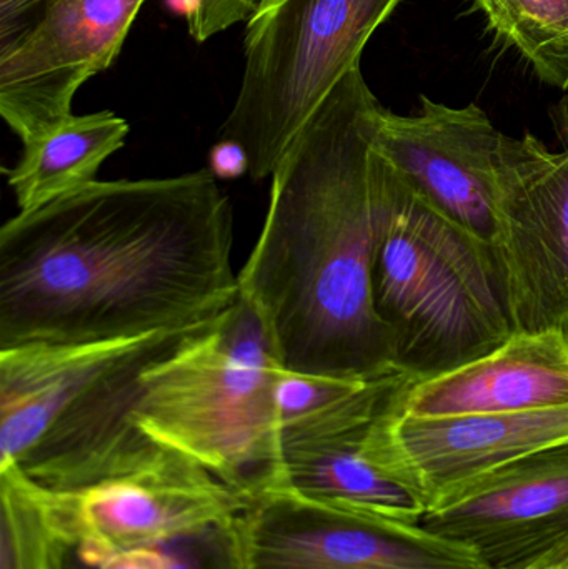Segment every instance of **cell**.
Segmentation results:
<instances>
[{
    "mask_svg": "<svg viewBox=\"0 0 568 569\" xmlns=\"http://www.w3.org/2000/svg\"><path fill=\"white\" fill-rule=\"evenodd\" d=\"M210 170L93 180L0 229V350L202 327L239 298Z\"/></svg>",
    "mask_w": 568,
    "mask_h": 569,
    "instance_id": "cell-1",
    "label": "cell"
},
{
    "mask_svg": "<svg viewBox=\"0 0 568 569\" xmlns=\"http://www.w3.org/2000/svg\"><path fill=\"white\" fill-rule=\"evenodd\" d=\"M360 67L300 130L270 180L269 210L239 273L283 370L373 380L402 373L373 301L389 167L372 146L380 112Z\"/></svg>",
    "mask_w": 568,
    "mask_h": 569,
    "instance_id": "cell-2",
    "label": "cell"
},
{
    "mask_svg": "<svg viewBox=\"0 0 568 569\" xmlns=\"http://www.w3.org/2000/svg\"><path fill=\"white\" fill-rule=\"evenodd\" d=\"M202 327L0 350V468L60 493L159 460L167 448L133 421L140 380Z\"/></svg>",
    "mask_w": 568,
    "mask_h": 569,
    "instance_id": "cell-3",
    "label": "cell"
},
{
    "mask_svg": "<svg viewBox=\"0 0 568 569\" xmlns=\"http://www.w3.org/2000/svg\"><path fill=\"white\" fill-rule=\"evenodd\" d=\"M372 287L396 338L397 368L412 380L462 367L517 333L499 249L447 219L390 167Z\"/></svg>",
    "mask_w": 568,
    "mask_h": 569,
    "instance_id": "cell-4",
    "label": "cell"
},
{
    "mask_svg": "<svg viewBox=\"0 0 568 569\" xmlns=\"http://www.w3.org/2000/svg\"><path fill=\"white\" fill-rule=\"evenodd\" d=\"M283 367L243 295L143 371L137 427L167 450L253 495L280 460L276 387Z\"/></svg>",
    "mask_w": 568,
    "mask_h": 569,
    "instance_id": "cell-5",
    "label": "cell"
},
{
    "mask_svg": "<svg viewBox=\"0 0 568 569\" xmlns=\"http://www.w3.org/2000/svg\"><path fill=\"white\" fill-rule=\"evenodd\" d=\"M400 0H260L247 20L239 93L220 130L270 179L300 130Z\"/></svg>",
    "mask_w": 568,
    "mask_h": 569,
    "instance_id": "cell-6",
    "label": "cell"
},
{
    "mask_svg": "<svg viewBox=\"0 0 568 569\" xmlns=\"http://www.w3.org/2000/svg\"><path fill=\"white\" fill-rule=\"evenodd\" d=\"M146 0H0V116L23 146L72 117Z\"/></svg>",
    "mask_w": 568,
    "mask_h": 569,
    "instance_id": "cell-7",
    "label": "cell"
},
{
    "mask_svg": "<svg viewBox=\"0 0 568 569\" xmlns=\"http://www.w3.org/2000/svg\"><path fill=\"white\" fill-rule=\"evenodd\" d=\"M37 488L57 538L82 565L229 523L252 498L172 450L142 470L80 490Z\"/></svg>",
    "mask_w": 568,
    "mask_h": 569,
    "instance_id": "cell-8",
    "label": "cell"
},
{
    "mask_svg": "<svg viewBox=\"0 0 568 569\" xmlns=\"http://www.w3.org/2000/svg\"><path fill=\"white\" fill-rule=\"evenodd\" d=\"M239 569H487L420 525L350 513L263 488L233 521Z\"/></svg>",
    "mask_w": 568,
    "mask_h": 569,
    "instance_id": "cell-9",
    "label": "cell"
},
{
    "mask_svg": "<svg viewBox=\"0 0 568 569\" xmlns=\"http://www.w3.org/2000/svg\"><path fill=\"white\" fill-rule=\"evenodd\" d=\"M562 150L504 137L497 170L499 249L517 331L568 335V99L550 112Z\"/></svg>",
    "mask_w": 568,
    "mask_h": 569,
    "instance_id": "cell-10",
    "label": "cell"
},
{
    "mask_svg": "<svg viewBox=\"0 0 568 569\" xmlns=\"http://www.w3.org/2000/svg\"><path fill=\"white\" fill-rule=\"evenodd\" d=\"M420 527L466 547L487 569L568 560V443L497 468L444 498Z\"/></svg>",
    "mask_w": 568,
    "mask_h": 569,
    "instance_id": "cell-11",
    "label": "cell"
},
{
    "mask_svg": "<svg viewBox=\"0 0 568 569\" xmlns=\"http://www.w3.org/2000/svg\"><path fill=\"white\" fill-rule=\"evenodd\" d=\"M504 137L476 103L450 107L420 96L412 116L380 109L372 146L430 206L497 247V170Z\"/></svg>",
    "mask_w": 568,
    "mask_h": 569,
    "instance_id": "cell-12",
    "label": "cell"
},
{
    "mask_svg": "<svg viewBox=\"0 0 568 569\" xmlns=\"http://www.w3.org/2000/svg\"><path fill=\"white\" fill-rule=\"evenodd\" d=\"M568 443L567 407L464 417L382 413L363 438L369 460L426 495L429 510L464 485Z\"/></svg>",
    "mask_w": 568,
    "mask_h": 569,
    "instance_id": "cell-13",
    "label": "cell"
},
{
    "mask_svg": "<svg viewBox=\"0 0 568 569\" xmlns=\"http://www.w3.org/2000/svg\"><path fill=\"white\" fill-rule=\"evenodd\" d=\"M568 405V335L517 331L506 343L446 373L403 381L383 411L402 417L512 413Z\"/></svg>",
    "mask_w": 568,
    "mask_h": 569,
    "instance_id": "cell-14",
    "label": "cell"
},
{
    "mask_svg": "<svg viewBox=\"0 0 568 569\" xmlns=\"http://www.w3.org/2000/svg\"><path fill=\"white\" fill-rule=\"evenodd\" d=\"M367 431L369 428L287 451L263 488L289 491L336 510L420 525L429 511L426 495L366 457L362 443Z\"/></svg>",
    "mask_w": 568,
    "mask_h": 569,
    "instance_id": "cell-15",
    "label": "cell"
},
{
    "mask_svg": "<svg viewBox=\"0 0 568 569\" xmlns=\"http://www.w3.org/2000/svg\"><path fill=\"white\" fill-rule=\"evenodd\" d=\"M130 127L110 110L72 116L56 129L23 146L22 157L6 170L19 212L97 180L102 163L126 143Z\"/></svg>",
    "mask_w": 568,
    "mask_h": 569,
    "instance_id": "cell-16",
    "label": "cell"
},
{
    "mask_svg": "<svg viewBox=\"0 0 568 569\" xmlns=\"http://www.w3.org/2000/svg\"><path fill=\"white\" fill-rule=\"evenodd\" d=\"M547 86L568 89V0H469Z\"/></svg>",
    "mask_w": 568,
    "mask_h": 569,
    "instance_id": "cell-17",
    "label": "cell"
},
{
    "mask_svg": "<svg viewBox=\"0 0 568 569\" xmlns=\"http://www.w3.org/2000/svg\"><path fill=\"white\" fill-rule=\"evenodd\" d=\"M2 569H60L63 547L39 488L17 467L0 468Z\"/></svg>",
    "mask_w": 568,
    "mask_h": 569,
    "instance_id": "cell-18",
    "label": "cell"
},
{
    "mask_svg": "<svg viewBox=\"0 0 568 569\" xmlns=\"http://www.w3.org/2000/svg\"><path fill=\"white\" fill-rule=\"evenodd\" d=\"M233 521L156 547L107 555L89 569H239Z\"/></svg>",
    "mask_w": 568,
    "mask_h": 569,
    "instance_id": "cell-19",
    "label": "cell"
},
{
    "mask_svg": "<svg viewBox=\"0 0 568 569\" xmlns=\"http://www.w3.org/2000/svg\"><path fill=\"white\" fill-rule=\"evenodd\" d=\"M376 380V378H373ZM370 380H343V378L312 377L283 370L277 380L276 403L280 430L307 415L317 413L330 405L339 403L362 390Z\"/></svg>",
    "mask_w": 568,
    "mask_h": 569,
    "instance_id": "cell-20",
    "label": "cell"
},
{
    "mask_svg": "<svg viewBox=\"0 0 568 569\" xmlns=\"http://www.w3.org/2000/svg\"><path fill=\"white\" fill-rule=\"evenodd\" d=\"M260 0H199V12L189 26L190 36L203 43L216 33L249 20Z\"/></svg>",
    "mask_w": 568,
    "mask_h": 569,
    "instance_id": "cell-21",
    "label": "cell"
},
{
    "mask_svg": "<svg viewBox=\"0 0 568 569\" xmlns=\"http://www.w3.org/2000/svg\"><path fill=\"white\" fill-rule=\"evenodd\" d=\"M217 180H237L249 176L250 159L240 143L230 139H220L209 152V167Z\"/></svg>",
    "mask_w": 568,
    "mask_h": 569,
    "instance_id": "cell-22",
    "label": "cell"
},
{
    "mask_svg": "<svg viewBox=\"0 0 568 569\" xmlns=\"http://www.w3.org/2000/svg\"><path fill=\"white\" fill-rule=\"evenodd\" d=\"M166 3L170 12L186 19L187 26L196 20L197 12H199V0H166Z\"/></svg>",
    "mask_w": 568,
    "mask_h": 569,
    "instance_id": "cell-23",
    "label": "cell"
},
{
    "mask_svg": "<svg viewBox=\"0 0 568 569\" xmlns=\"http://www.w3.org/2000/svg\"><path fill=\"white\" fill-rule=\"evenodd\" d=\"M540 569H568V560L562 563L552 565V567L540 568Z\"/></svg>",
    "mask_w": 568,
    "mask_h": 569,
    "instance_id": "cell-24",
    "label": "cell"
}]
</instances>
